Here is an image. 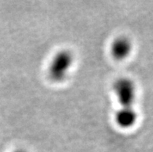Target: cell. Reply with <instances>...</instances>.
<instances>
[{"label":"cell","instance_id":"3957f363","mask_svg":"<svg viewBox=\"0 0 153 152\" xmlns=\"http://www.w3.org/2000/svg\"><path fill=\"white\" fill-rule=\"evenodd\" d=\"M133 50V44L130 38L125 36L117 37L110 46V53L113 58L117 61H123L128 58Z\"/></svg>","mask_w":153,"mask_h":152},{"label":"cell","instance_id":"6da1fadb","mask_svg":"<svg viewBox=\"0 0 153 152\" xmlns=\"http://www.w3.org/2000/svg\"><path fill=\"white\" fill-rule=\"evenodd\" d=\"M75 63V56L71 50L63 49L54 54L48 68V76L54 82H64Z\"/></svg>","mask_w":153,"mask_h":152},{"label":"cell","instance_id":"5b68a950","mask_svg":"<svg viewBox=\"0 0 153 152\" xmlns=\"http://www.w3.org/2000/svg\"><path fill=\"white\" fill-rule=\"evenodd\" d=\"M13 152H27V151L24 150V149H17V150H15Z\"/></svg>","mask_w":153,"mask_h":152},{"label":"cell","instance_id":"7a4b0ae2","mask_svg":"<svg viewBox=\"0 0 153 152\" xmlns=\"http://www.w3.org/2000/svg\"><path fill=\"white\" fill-rule=\"evenodd\" d=\"M113 90L120 106H134L137 96L135 83L129 78H120L114 83Z\"/></svg>","mask_w":153,"mask_h":152},{"label":"cell","instance_id":"277c9868","mask_svg":"<svg viewBox=\"0 0 153 152\" xmlns=\"http://www.w3.org/2000/svg\"><path fill=\"white\" fill-rule=\"evenodd\" d=\"M114 121L121 129H130L138 121V113L134 106H120L115 113Z\"/></svg>","mask_w":153,"mask_h":152}]
</instances>
